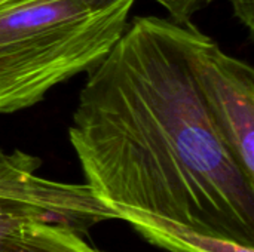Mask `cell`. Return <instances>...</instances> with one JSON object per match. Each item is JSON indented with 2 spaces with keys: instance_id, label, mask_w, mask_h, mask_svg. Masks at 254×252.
Segmentation results:
<instances>
[{
  "instance_id": "obj_3",
  "label": "cell",
  "mask_w": 254,
  "mask_h": 252,
  "mask_svg": "<svg viewBox=\"0 0 254 252\" xmlns=\"http://www.w3.org/2000/svg\"><path fill=\"white\" fill-rule=\"evenodd\" d=\"M192 67L208 116L232 156L254 181V71L195 30Z\"/></svg>"
},
{
  "instance_id": "obj_8",
  "label": "cell",
  "mask_w": 254,
  "mask_h": 252,
  "mask_svg": "<svg viewBox=\"0 0 254 252\" xmlns=\"http://www.w3.org/2000/svg\"><path fill=\"white\" fill-rule=\"evenodd\" d=\"M162 4L176 24L192 27V18L196 12L208 6L213 0H155Z\"/></svg>"
},
{
  "instance_id": "obj_7",
  "label": "cell",
  "mask_w": 254,
  "mask_h": 252,
  "mask_svg": "<svg viewBox=\"0 0 254 252\" xmlns=\"http://www.w3.org/2000/svg\"><path fill=\"white\" fill-rule=\"evenodd\" d=\"M31 220H54L63 223L54 214L33 203L0 196V242L19 224Z\"/></svg>"
},
{
  "instance_id": "obj_4",
  "label": "cell",
  "mask_w": 254,
  "mask_h": 252,
  "mask_svg": "<svg viewBox=\"0 0 254 252\" xmlns=\"http://www.w3.org/2000/svg\"><path fill=\"white\" fill-rule=\"evenodd\" d=\"M40 159L24 151L6 153L0 149V196L46 209L82 233L100 223L118 220L116 212L100 202L86 184L40 177Z\"/></svg>"
},
{
  "instance_id": "obj_2",
  "label": "cell",
  "mask_w": 254,
  "mask_h": 252,
  "mask_svg": "<svg viewBox=\"0 0 254 252\" xmlns=\"http://www.w3.org/2000/svg\"><path fill=\"white\" fill-rule=\"evenodd\" d=\"M134 1H0V114L36 105L101 62L122 37Z\"/></svg>"
},
{
  "instance_id": "obj_9",
  "label": "cell",
  "mask_w": 254,
  "mask_h": 252,
  "mask_svg": "<svg viewBox=\"0 0 254 252\" xmlns=\"http://www.w3.org/2000/svg\"><path fill=\"white\" fill-rule=\"evenodd\" d=\"M232 6H234V12L237 15V18L243 22V25H246L250 33H253L254 25V9L253 1L254 0H231Z\"/></svg>"
},
{
  "instance_id": "obj_1",
  "label": "cell",
  "mask_w": 254,
  "mask_h": 252,
  "mask_svg": "<svg viewBox=\"0 0 254 252\" xmlns=\"http://www.w3.org/2000/svg\"><path fill=\"white\" fill-rule=\"evenodd\" d=\"M193 34L156 16L127 24L88 71L70 143L85 184L115 212L138 211L254 247V181L207 113Z\"/></svg>"
},
{
  "instance_id": "obj_10",
  "label": "cell",
  "mask_w": 254,
  "mask_h": 252,
  "mask_svg": "<svg viewBox=\"0 0 254 252\" xmlns=\"http://www.w3.org/2000/svg\"><path fill=\"white\" fill-rule=\"evenodd\" d=\"M0 1H3V0H0Z\"/></svg>"
},
{
  "instance_id": "obj_5",
  "label": "cell",
  "mask_w": 254,
  "mask_h": 252,
  "mask_svg": "<svg viewBox=\"0 0 254 252\" xmlns=\"http://www.w3.org/2000/svg\"><path fill=\"white\" fill-rule=\"evenodd\" d=\"M118 220L128 223L149 244L168 252H254L232 241L199 233L190 227L138 211H118Z\"/></svg>"
},
{
  "instance_id": "obj_6",
  "label": "cell",
  "mask_w": 254,
  "mask_h": 252,
  "mask_svg": "<svg viewBox=\"0 0 254 252\" xmlns=\"http://www.w3.org/2000/svg\"><path fill=\"white\" fill-rule=\"evenodd\" d=\"M0 252H104L89 245L82 232L54 220L19 224L1 242Z\"/></svg>"
}]
</instances>
